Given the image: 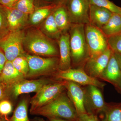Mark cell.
Segmentation results:
<instances>
[{
    "instance_id": "11",
    "label": "cell",
    "mask_w": 121,
    "mask_h": 121,
    "mask_svg": "<svg viewBox=\"0 0 121 121\" xmlns=\"http://www.w3.org/2000/svg\"><path fill=\"white\" fill-rule=\"evenodd\" d=\"M112 51L109 48L99 55L90 57L82 68L91 77L99 79L108 65Z\"/></svg>"
},
{
    "instance_id": "17",
    "label": "cell",
    "mask_w": 121,
    "mask_h": 121,
    "mask_svg": "<svg viewBox=\"0 0 121 121\" xmlns=\"http://www.w3.org/2000/svg\"><path fill=\"white\" fill-rule=\"evenodd\" d=\"M113 13L107 9L90 4L89 10L90 23L100 29L108 22Z\"/></svg>"
},
{
    "instance_id": "35",
    "label": "cell",
    "mask_w": 121,
    "mask_h": 121,
    "mask_svg": "<svg viewBox=\"0 0 121 121\" xmlns=\"http://www.w3.org/2000/svg\"><path fill=\"white\" fill-rule=\"evenodd\" d=\"M49 121H72L63 118H48Z\"/></svg>"
},
{
    "instance_id": "16",
    "label": "cell",
    "mask_w": 121,
    "mask_h": 121,
    "mask_svg": "<svg viewBox=\"0 0 121 121\" xmlns=\"http://www.w3.org/2000/svg\"><path fill=\"white\" fill-rule=\"evenodd\" d=\"M25 78L24 75L13 66L11 61L7 60L0 74V82L8 90Z\"/></svg>"
},
{
    "instance_id": "9",
    "label": "cell",
    "mask_w": 121,
    "mask_h": 121,
    "mask_svg": "<svg viewBox=\"0 0 121 121\" xmlns=\"http://www.w3.org/2000/svg\"><path fill=\"white\" fill-rule=\"evenodd\" d=\"M84 107L86 113L98 116L104 111L107 103L101 89L93 85L82 86Z\"/></svg>"
},
{
    "instance_id": "33",
    "label": "cell",
    "mask_w": 121,
    "mask_h": 121,
    "mask_svg": "<svg viewBox=\"0 0 121 121\" xmlns=\"http://www.w3.org/2000/svg\"><path fill=\"white\" fill-rule=\"evenodd\" d=\"M7 89L0 82V102L7 98Z\"/></svg>"
},
{
    "instance_id": "31",
    "label": "cell",
    "mask_w": 121,
    "mask_h": 121,
    "mask_svg": "<svg viewBox=\"0 0 121 121\" xmlns=\"http://www.w3.org/2000/svg\"><path fill=\"white\" fill-rule=\"evenodd\" d=\"M19 0H0V4L6 8H13Z\"/></svg>"
},
{
    "instance_id": "10",
    "label": "cell",
    "mask_w": 121,
    "mask_h": 121,
    "mask_svg": "<svg viewBox=\"0 0 121 121\" xmlns=\"http://www.w3.org/2000/svg\"><path fill=\"white\" fill-rule=\"evenodd\" d=\"M66 8L72 24L90 23L89 0H68Z\"/></svg>"
},
{
    "instance_id": "30",
    "label": "cell",
    "mask_w": 121,
    "mask_h": 121,
    "mask_svg": "<svg viewBox=\"0 0 121 121\" xmlns=\"http://www.w3.org/2000/svg\"><path fill=\"white\" fill-rule=\"evenodd\" d=\"M76 121H101L98 116L87 113L78 114Z\"/></svg>"
},
{
    "instance_id": "26",
    "label": "cell",
    "mask_w": 121,
    "mask_h": 121,
    "mask_svg": "<svg viewBox=\"0 0 121 121\" xmlns=\"http://www.w3.org/2000/svg\"><path fill=\"white\" fill-rule=\"evenodd\" d=\"M13 8L28 15L32 14L35 11L33 0H19Z\"/></svg>"
},
{
    "instance_id": "25",
    "label": "cell",
    "mask_w": 121,
    "mask_h": 121,
    "mask_svg": "<svg viewBox=\"0 0 121 121\" xmlns=\"http://www.w3.org/2000/svg\"><path fill=\"white\" fill-rule=\"evenodd\" d=\"M89 1L91 4L104 8L113 13L121 15V7L115 4L109 0H89Z\"/></svg>"
},
{
    "instance_id": "27",
    "label": "cell",
    "mask_w": 121,
    "mask_h": 121,
    "mask_svg": "<svg viewBox=\"0 0 121 121\" xmlns=\"http://www.w3.org/2000/svg\"><path fill=\"white\" fill-rule=\"evenodd\" d=\"M12 62L15 68L26 78L29 71V66L25 56L17 57Z\"/></svg>"
},
{
    "instance_id": "8",
    "label": "cell",
    "mask_w": 121,
    "mask_h": 121,
    "mask_svg": "<svg viewBox=\"0 0 121 121\" xmlns=\"http://www.w3.org/2000/svg\"><path fill=\"white\" fill-rule=\"evenodd\" d=\"M84 32L90 57L101 54L109 48L108 38L99 29L87 24L84 25Z\"/></svg>"
},
{
    "instance_id": "7",
    "label": "cell",
    "mask_w": 121,
    "mask_h": 121,
    "mask_svg": "<svg viewBox=\"0 0 121 121\" xmlns=\"http://www.w3.org/2000/svg\"><path fill=\"white\" fill-rule=\"evenodd\" d=\"M56 79L73 82L82 86L93 85L103 90L106 84L99 79L91 77L85 72L82 68H69L65 70H59L55 73Z\"/></svg>"
},
{
    "instance_id": "21",
    "label": "cell",
    "mask_w": 121,
    "mask_h": 121,
    "mask_svg": "<svg viewBox=\"0 0 121 121\" xmlns=\"http://www.w3.org/2000/svg\"><path fill=\"white\" fill-rule=\"evenodd\" d=\"M101 121H121V102L107 103Z\"/></svg>"
},
{
    "instance_id": "28",
    "label": "cell",
    "mask_w": 121,
    "mask_h": 121,
    "mask_svg": "<svg viewBox=\"0 0 121 121\" xmlns=\"http://www.w3.org/2000/svg\"><path fill=\"white\" fill-rule=\"evenodd\" d=\"M107 38L108 46L112 52L121 53V31Z\"/></svg>"
},
{
    "instance_id": "4",
    "label": "cell",
    "mask_w": 121,
    "mask_h": 121,
    "mask_svg": "<svg viewBox=\"0 0 121 121\" xmlns=\"http://www.w3.org/2000/svg\"><path fill=\"white\" fill-rule=\"evenodd\" d=\"M25 56L29 66V71L26 78L56 73L59 70V58L57 57L45 58L26 54Z\"/></svg>"
},
{
    "instance_id": "34",
    "label": "cell",
    "mask_w": 121,
    "mask_h": 121,
    "mask_svg": "<svg viewBox=\"0 0 121 121\" xmlns=\"http://www.w3.org/2000/svg\"><path fill=\"white\" fill-rule=\"evenodd\" d=\"M114 55L116 58L117 59V61L118 63V65H119V67L120 68L121 70V53L120 54H117V53H114Z\"/></svg>"
},
{
    "instance_id": "24",
    "label": "cell",
    "mask_w": 121,
    "mask_h": 121,
    "mask_svg": "<svg viewBox=\"0 0 121 121\" xmlns=\"http://www.w3.org/2000/svg\"><path fill=\"white\" fill-rule=\"evenodd\" d=\"M28 102L26 99L20 102L9 121H30L28 114Z\"/></svg>"
},
{
    "instance_id": "38",
    "label": "cell",
    "mask_w": 121,
    "mask_h": 121,
    "mask_svg": "<svg viewBox=\"0 0 121 121\" xmlns=\"http://www.w3.org/2000/svg\"><path fill=\"white\" fill-rule=\"evenodd\" d=\"M0 121H9V120L4 117H0Z\"/></svg>"
},
{
    "instance_id": "41",
    "label": "cell",
    "mask_w": 121,
    "mask_h": 121,
    "mask_svg": "<svg viewBox=\"0 0 121 121\" xmlns=\"http://www.w3.org/2000/svg\"></svg>"
},
{
    "instance_id": "43",
    "label": "cell",
    "mask_w": 121,
    "mask_h": 121,
    "mask_svg": "<svg viewBox=\"0 0 121 121\" xmlns=\"http://www.w3.org/2000/svg\"></svg>"
},
{
    "instance_id": "39",
    "label": "cell",
    "mask_w": 121,
    "mask_h": 121,
    "mask_svg": "<svg viewBox=\"0 0 121 121\" xmlns=\"http://www.w3.org/2000/svg\"><path fill=\"white\" fill-rule=\"evenodd\" d=\"M119 93L121 94V81L119 85Z\"/></svg>"
},
{
    "instance_id": "5",
    "label": "cell",
    "mask_w": 121,
    "mask_h": 121,
    "mask_svg": "<svg viewBox=\"0 0 121 121\" xmlns=\"http://www.w3.org/2000/svg\"><path fill=\"white\" fill-rule=\"evenodd\" d=\"M25 35L21 30L11 31L0 39V47L7 60L12 62L17 57L25 55L23 49Z\"/></svg>"
},
{
    "instance_id": "6",
    "label": "cell",
    "mask_w": 121,
    "mask_h": 121,
    "mask_svg": "<svg viewBox=\"0 0 121 121\" xmlns=\"http://www.w3.org/2000/svg\"><path fill=\"white\" fill-rule=\"evenodd\" d=\"M66 81H58L45 85L31 99L30 112L49 103L66 89Z\"/></svg>"
},
{
    "instance_id": "18",
    "label": "cell",
    "mask_w": 121,
    "mask_h": 121,
    "mask_svg": "<svg viewBox=\"0 0 121 121\" xmlns=\"http://www.w3.org/2000/svg\"><path fill=\"white\" fill-rule=\"evenodd\" d=\"M7 19L11 31H19L25 26L28 15L14 8H7Z\"/></svg>"
},
{
    "instance_id": "15",
    "label": "cell",
    "mask_w": 121,
    "mask_h": 121,
    "mask_svg": "<svg viewBox=\"0 0 121 121\" xmlns=\"http://www.w3.org/2000/svg\"><path fill=\"white\" fill-rule=\"evenodd\" d=\"M69 32L62 33L58 40L59 52V69L65 70L71 68Z\"/></svg>"
},
{
    "instance_id": "2",
    "label": "cell",
    "mask_w": 121,
    "mask_h": 121,
    "mask_svg": "<svg viewBox=\"0 0 121 121\" xmlns=\"http://www.w3.org/2000/svg\"><path fill=\"white\" fill-rule=\"evenodd\" d=\"M53 40L40 30L33 29L25 35L24 48L35 55L58 57L59 49Z\"/></svg>"
},
{
    "instance_id": "42",
    "label": "cell",
    "mask_w": 121,
    "mask_h": 121,
    "mask_svg": "<svg viewBox=\"0 0 121 121\" xmlns=\"http://www.w3.org/2000/svg\"></svg>"
},
{
    "instance_id": "36",
    "label": "cell",
    "mask_w": 121,
    "mask_h": 121,
    "mask_svg": "<svg viewBox=\"0 0 121 121\" xmlns=\"http://www.w3.org/2000/svg\"><path fill=\"white\" fill-rule=\"evenodd\" d=\"M58 5H65L67 4L68 0H56Z\"/></svg>"
},
{
    "instance_id": "3",
    "label": "cell",
    "mask_w": 121,
    "mask_h": 121,
    "mask_svg": "<svg viewBox=\"0 0 121 121\" xmlns=\"http://www.w3.org/2000/svg\"><path fill=\"white\" fill-rule=\"evenodd\" d=\"M71 65L75 68H82L90 58L84 32V25L72 24L68 31Z\"/></svg>"
},
{
    "instance_id": "1",
    "label": "cell",
    "mask_w": 121,
    "mask_h": 121,
    "mask_svg": "<svg viewBox=\"0 0 121 121\" xmlns=\"http://www.w3.org/2000/svg\"><path fill=\"white\" fill-rule=\"evenodd\" d=\"M31 114L43 116L48 119L59 118L72 121H76L78 117L73 103L64 91L51 102Z\"/></svg>"
},
{
    "instance_id": "32",
    "label": "cell",
    "mask_w": 121,
    "mask_h": 121,
    "mask_svg": "<svg viewBox=\"0 0 121 121\" xmlns=\"http://www.w3.org/2000/svg\"><path fill=\"white\" fill-rule=\"evenodd\" d=\"M7 60L4 53L2 50L0 49V74L2 72Z\"/></svg>"
},
{
    "instance_id": "37",
    "label": "cell",
    "mask_w": 121,
    "mask_h": 121,
    "mask_svg": "<svg viewBox=\"0 0 121 121\" xmlns=\"http://www.w3.org/2000/svg\"><path fill=\"white\" fill-rule=\"evenodd\" d=\"M4 23V20L3 17L1 13L0 12V29L2 28Z\"/></svg>"
},
{
    "instance_id": "14",
    "label": "cell",
    "mask_w": 121,
    "mask_h": 121,
    "mask_svg": "<svg viewBox=\"0 0 121 121\" xmlns=\"http://www.w3.org/2000/svg\"><path fill=\"white\" fill-rule=\"evenodd\" d=\"M66 89L68 96L78 115L86 113L84 106V93L82 86L73 82L66 81Z\"/></svg>"
},
{
    "instance_id": "12",
    "label": "cell",
    "mask_w": 121,
    "mask_h": 121,
    "mask_svg": "<svg viewBox=\"0 0 121 121\" xmlns=\"http://www.w3.org/2000/svg\"><path fill=\"white\" fill-rule=\"evenodd\" d=\"M50 83V81L45 79L31 80L24 79L14 84L9 90L13 96L16 98L22 94L36 93L44 86Z\"/></svg>"
},
{
    "instance_id": "40",
    "label": "cell",
    "mask_w": 121,
    "mask_h": 121,
    "mask_svg": "<svg viewBox=\"0 0 121 121\" xmlns=\"http://www.w3.org/2000/svg\"><path fill=\"white\" fill-rule=\"evenodd\" d=\"M0 117H1V116H0Z\"/></svg>"
},
{
    "instance_id": "13",
    "label": "cell",
    "mask_w": 121,
    "mask_h": 121,
    "mask_svg": "<svg viewBox=\"0 0 121 121\" xmlns=\"http://www.w3.org/2000/svg\"><path fill=\"white\" fill-rule=\"evenodd\" d=\"M99 79L112 84L119 92L121 70L113 52Z\"/></svg>"
},
{
    "instance_id": "29",
    "label": "cell",
    "mask_w": 121,
    "mask_h": 121,
    "mask_svg": "<svg viewBox=\"0 0 121 121\" xmlns=\"http://www.w3.org/2000/svg\"><path fill=\"white\" fill-rule=\"evenodd\" d=\"M12 111V104L9 101L5 99L0 102V116L7 118Z\"/></svg>"
},
{
    "instance_id": "20",
    "label": "cell",
    "mask_w": 121,
    "mask_h": 121,
    "mask_svg": "<svg viewBox=\"0 0 121 121\" xmlns=\"http://www.w3.org/2000/svg\"><path fill=\"white\" fill-rule=\"evenodd\" d=\"M100 29L107 38L121 32V15L113 13L108 22Z\"/></svg>"
},
{
    "instance_id": "19",
    "label": "cell",
    "mask_w": 121,
    "mask_h": 121,
    "mask_svg": "<svg viewBox=\"0 0 121 121\" xmlns=\"http://www.w3.org/2000/svg\"><path fill=\"white\" fill-rule=\"evenodd\" d=\"M53 15L56 23L62 33L68 32L72 23L66 7L58 5L53 12Z\"/></svg>"
},
{
    "instance_id": "23",
    "label": "cell",
    "mask_w": 121,
    "mask_h": 121,
    "mask_svg": "<svg viewBox=\"0 0 121 121\" xmlns=\"http://www.w3.org/2000/svg\"><path fill=\"white\" fill-rule=\"evenodd\" d=\"M58 5L43 7L35 10L30 15V21L32 24L36 25L46 19L56 8Z\"/></svg>"
},
{
    "instance_id": "22",
    "label": "cell",
    "mask_w": 121,
    "mask_h": 121,
    "mask_svg": "<svg viewBox=\"0 0 121 121\" xmlns=\"http://www.w3.org/2000/svg\"><path fill=\"white\" fill-rule=\"evenodd\" d=\"M53 12L45 19L44 22L43 29L44 32V33L48 37L52 39H56L58 40L62 33L55 22Z\"/></svg>"
}]
</instances>
